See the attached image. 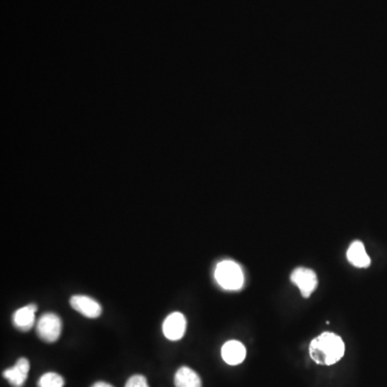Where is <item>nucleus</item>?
Listing matches in <instances>:
<instances>
[{
	"label": "nucleus",
	"mask_w": 387,
	"mask_h": 387,
	"mask_svg": "<svg viewBox=\"0 0 387 387\" xmlns=\"http://www.w3.org/2000/svg\"><path fill=\"white\" fill-rule=\"evenodd\" d=\"M345 352V342L337 334L324 332L312 340L309 353L312 360L322 366H332L341 360Z\"/></svg>",
	"instance_id": "nucleus-1"
},
{
	"label": "nucleus",
	"mask_w": 387,
	"mask_h": 387,
	"mask_svg": "<svg viewBox=\"0 0 387 387\" xmlns=\"http://www.w3.org/2000/svg\"><path fill=\"white\" fill-rule=\"evenodd\" d=\"M217 284L225 291H239L244 284L241 267L234 261H223L217 264L214 272Z\"/></svg>",
	"instance_id": "nucleus-2"
},
{
	"label": "nucleus",
	"mask_w": 387,
	"mask_h": 387,
	"mask_svg": "<svg viewBox=\"0 0 387 387\" xmlns=\"http://www.w3.org/2000/svg\"><path fill=\"white\" fill-rule=\"evenodd\" d=\"M62 319L55 313H46L37 323V334L42 341L54 343L61 337Z\"/></svg>",
	"instance_id": "nucleus-3"
},
{
	"label": "nucleus",
	"mask_w": 387,
	"mask_h": 387,
	"mask_svg": "<svg viewBox=\"0 0 387 387\" xmlns=\"http://www.w3.org/2000/svg\"><path fill=\"white\" fill-rule=\"evenodd\" d=\"M291 280L300 289V293L304 298L311 296L317 286V274L309 268H304V267L297 268L293 271Z\"/></svg>",
	"instance_id": "nucleus-4"
},
{
	"label": "nucleus",
	"mask_w": 387,
	"mask_h": 387,
	"mask_svg": "<svg viewBox=\"0 0 387 387\" xmlns=\"http://www.w3.org/2000/svg\"><path fill=\"white\" fill-rule=\"evenodd\" d=\"M70 306L73 310L88 319H97L103 312L101 304L85 295H75L71 297Z\"/></svg>",
	"instance_id": "nucleus-5"
},
{
	"label": "nucleus",
	"mask_w": 387,
	"mask_h": 387,
	"mask_svg": "<svg viewBox=\"0 0 387 387\" xmlns=\"http://www.w3.org/2000/svg\"><path fill=\"white\" fill-rule=\"evenodd\" d=\"M186 332V319L180 312L171 313L165 319L163 324V332L165 337L170 341L182 339Z\"/></svg>",
	"instance_id": "nucleus-6"
},
{
	"label": "nucleus",
	"mask_w": 387,
	"mask_h": 387,
	"mask_svg": "<svg viewBox=\"0 0 387 387\" xmlns=\"http://www.w3.org/2000/svg\"><path fill=\"white\" fill-rule=\"evenodd\" d=\"M29 369H31V364L27 358L22 357L18 360L13 367L3 371V377L10 383L11 386L22 387L27 379Z\"/></svg>",
	"instance_id": "nucleus-7"
},
{
	"label": "nucleus",
	"mask_w": 387,
	"mask_h": 387,
	"mask_svg": "<svg viewBox=\"0 0 387 387\" xmlns=\"http://www.w3.org/2000/svg\"><path fill=\"white\" fill-rule=\"evenodd\" d=\"M38 310L37 304H29L14 312L12 323L21 332H28L33 328L36 321V312Z\"/></svg>",
	"instance_id": "nucleus-8"
},
{
	"label": "nucleus",
	"mask_w": 387,
	"mask_h": 387,
	"mask_svg": "<svg viewBox=\"0 0 387 387\" xmlns=\"http://www.w3.org/2000/svg\"><path fill=\"white\" fill-rule=\"evenodd\" d=\"M222 357L226 364L237 366L243 362L247 357V349L241 342L236 340L227 341L222 347Z\"/></svg>",
	"instance_id": "nucleus-9"
},
{
	"label": "nucleus",
	"mask_w": 387,
	"mask_h": 387,
	"mask_svg": "<svg viewBox=\"0 0 387 387\" xmlns=\"http://www.w3.org/2000/svg\"><path fill=\"white\" fill-rule=\"evenodd\" d=\"M347 256V261L353 266L358 267V268H366L371 263V259L364 249V243L360 241H354L349 245Z\"/></svg>",
	"instance_id": "nucleus-10"
},
{
	"label": "nucleus",
	"mask_w": 387,
	"mask_h": 387,
	"mask_svg": "<svg viewBox=\"0 0 387 387\" xmlns=\"http://www.w3.org/2000/svg\"><path fill=\"white\" fill-rule=\"evenodd\" d=\"M176 387H202V379L195 370L189 367H181L174 375Z\"/></svg>",
	"instance_id": "nucleus-11"
},
{
	"label": "nucleus",
	"mask_w": 387,
	"mask_h": 387,
	"mask_svg": "<svg viewBox=\"0 0 387 387\" xmlns=\"http://www.w3.org/2000/svg\"><path fill=\"white\" fill-rule=\"evenodd\" d=\"M65 379L56 372H46L39 379L38 387H64Z\"/></svg>",
	"instance_id": "nucleus-12"
},
{
	"label": "nucleus",
	"mask_w": 387,
	"mask_h": 387,
	"mask_svg": "<svg viewBox=\"0 0 387 387\" xmlns=\"http://www.w3.org/2000/svg\"><path fill=\"white\" fill-rule=\"evenodd\" d=\"M125 387H150L146 381V377L141 375H135L129 377L126 382Z\"/></svg>",
	"instance_id": "nucleus-13"
},
{
	"label": "nucleus",
	"mask_w": 387,
	"mask_h": 387,
	"mask_svg": "<svg viewBox=\"0 0 387 387\" xmlns=\"http://www.w3.org/2000/svg\"><path fill=\"white\" fill-rule=\"evenodd\" d=\"M92 387H114V386H112V385L109 384V383L101 382V381H99V382H96L95 384L92 385Z\"/></svg>",
	"instance_id": "nucleus-14"
}]
</instances>
